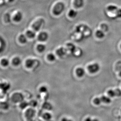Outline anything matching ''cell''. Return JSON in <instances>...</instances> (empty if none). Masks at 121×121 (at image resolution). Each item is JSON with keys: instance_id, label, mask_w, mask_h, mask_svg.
<instances>
[{"instance_id": "cell-1", "label": "cell", "mask_w": 121, "mask_h": 121, "mask_svg": "<svg viewBox=\"0 0 121 121\" xmlns=\"http://www.w3.org/2000/svg\"><path fill=\"white\" fill-rule=\"evenodd\" d=\"M65 9V5L63 2L56 4L53 9V13L55 15L58 16L62 13Z\"/></svg>"}, {"instance_id": "cell-2", "label": "cell", "mask_w": 121, "mask_h": 121, "mask_svg": "<svg viewBox=\"0 0 121 121\" xmlns=\"http://www.w3.org/2000/svg\"><path fill=\"white\" fill-rule=\"evenodd\" d=\"M100 66L97 63L89 65L87 67V69L91 73L94 74L97 73L100 70Z\"/></svg>"}, {"instance_id": "cell-3", "label": "cell", "mask_w": 121, "mask_h": 121, "mask_svg": "<svg viewBox=\"0 0 121 121\" xmlns=\"http://www.w3.org/2000/svg\"><path fill=\"white\" fill-rule=\"evenodd\" d=\"M24 96L20 93H16L13 94L12 97V100L15 103H21L23 101Z\"/></svg>"}, {"instance_id": "cell-4", "label": "cell", "mask_w": 121, "mask_h": 121, "mask_svg": "<svg viewBox=\"0 0 121 121\" xmlns=\"http://www.w3.org/2000/svg\"><path fill=\"white\" fill-rule=\"evenodd\" d=\"M44 22L43 19H40L37 20L33 24L32 26L33 29L34 31H38L41 28V26Z\"/></svg>"}, {"instance_id": "cell-5", "label": "cell", "mask_w": 121, "mask_h": 121, "mask_svg": "<svg viewBox=\"0 0 121 121\" xmlns=\"http://www.w3.org/2000/svg\"><path fill=\"white\" fill-rule=\"evenodd\" d=\"M35 111L33 108H30L28 109L25 113V116L26 118L29 120L32 119L35 117Z\"/></svg>"}, {"instance_id": "cell-6", "label": "cell", "mask_w": 121, "mask_h": 121, "mask_svg": "<svg viewBox=\"0 0 121 121\" xmlns=\"http://www.w3.org/2000/svg\"><path fill=\"white\" fill-rule=\"evenodd\" d=\"M48 35L46 32H41L38 36V39L39 41L44 42L47 41L48 39Z\"/></svg>"}, {"instance_id": "cell-7", "label": "cell", "mask_w": 121, "mask_h": 121, "mask_svg": "<svg viewBox=\"0 0 121 121\" xmlns=\"http://www.w3.org/2000/svg\"><path fill=\"white\" fill-rule=\"evenodd\" d=\"M76 73L78 77H79V78H82L85 75V70L82 68H78L76 69Z\"/></svg>"}, {"instance_id": "cell-8", "label": "cell", "mask_w": 121, "mask_h": 121, "mask_svg": "<svg viewBox=\"0 0 121 121\" xmlns=\"http://www.w3.org/2000/svg\"><path fill=\"white\" fill-rule=\"evenodd\" d=\"M23 18V15L21 12H18L15 14L13 20L15 22H18L21 21Z\"/></svg>"}, {"instance_id": "cell-9", "label": "cell", "mask_w": 121, "mask_h": 121, "mask_svg": "<svg viewBox=\"0 0 121 121\" xmlns=\"http://www.w3.org/2000/svg\"><path fill=\"white\" fill-rule=\"evenodd\" d=\"M84 0H74V4L76 8H80L84 5Z\"/></svg>"}, {"instance_id": "cell-10", "label": "cell", "mask_w": 121, "mask_h": 121, "mask_svg": "<svg viewBox=\"0 0 121 121\" xmlns=\"http://www.w3.org/2000/svg\"><path fill=\"white\" fill-rule=\"evenodd\" d=\"M66 49L63 48H59L56 51V54L60 56H62L66 54Z\"/></svg>"}, {"instance_id": "cell-11", "label": "cell", "mask_w": 121, "mask_h": 121, "mask_svg": "<svg viewBox=\"0 0 121 121\" xmlns=\"http://www.w3.org/2000/svg\"><path fill=\"white\" fill-rule=\"evenodd\" d=\"M35 60L32 59H28L26 60V66L28 68H31L34 65Z\"/></svg>"}, {"instance_id": "cell-12", "label": "cell", "mask_w": 121, "mask_h": 121, "mask_svg": "<svg viewBox=\"0 0 121 121\" xmlns=\"http://www.w3.org/2000/svg\"><path fill=\"white\" fill-rule=\"evenodd\" d=\"M26 36L30 39H33L35 36L36 33L34 31L28 30L26 33Z\"/></svg>"}, {"instance_id": "cell-13", "label": "cell", "mask_w": 121, "mask_h": 121, "mask_svg": "<svg viewBox=\"0 0 121 121\" xmlns=\"http://www.w3.org/2000/svg\"><path fill=\"white\" fill-rule=\"evenodd\" d=\"M101 98L102 102L106 103V104H109L111 102V99L109 97L103 95L101 97Z\"/></svg>"}, {"instance_id": "cell-14", "label": "cell", "mask_w": 121, "mask_h": 121, "mask_svg": "<svg viewBox=\"0 0 121 121\" xmlns=\"http://www.w3.org/2000/svg\"><path fill=\"white\" fill-rule=\"evenodd\" d=\"M107 9L108 11L110 12H117V10L118 9V7L116 5H109L107 7Z\"/></svg>"}, {"instance_id": "cell-15", "label": "cell", "mask_w": 121, "mask_h": 121, "mask_svg": "<svg viewBox=\"0 0 121 121\" xmlns=\"http://www.w3.org/2000/svg\"><path fill=\"white\" fill-rule=\"evenodd\" d=\"M96 36L99 39H102L105 36V33L102 30H98L95 33Z\"/></svg>"}, {"instance_id": "cell-16", "label": "cell", "mask_w": 121, "mask_h": 121, "mask_svg": "<svg viewBox=\"0 0 121 121\" xmlns=\"http://www.w3.org/2000/svg\"><path fill=\"white\" fill-rule=\"evenodd\" d=\"M12 63L15 66H19L21 64V59L19 57H15L13 60Z\"/></svg>"}, {"instance_id": "cell-17", "label": "cell", "mask_w": 121, "mask_h": 121, "mask_svg": "<svg viewBox=\"0 0 121 121\" xmlns=\"http://www.w3.org/2000/svg\"><path fill=\"white\" fill-rule=\"evenodd\" d=\"M78 13L75 10L71 9L69 11L68 15L71 18H75L78 15Z\"/></svg>"}, {"instance_id": "cell-18", "label": "cell", "mask_w": 121, "mask_h": 121, "mask_svg": "<svg viewBox=\"0 0 121 121\" xmlns=\"http://www.w3.org/2000/svg\"><path fill=\"white\" fill-rule=\"evenodd\" d=\"M43 107L44 109L48 110H51L52 108V105L49 102H46L44 103L43 105Z\"/></svg>"}, {"instance_id": "cell-19", "label": "cell", "mask_w": 121, "mask_h": 121, "mask_svg": "<svg viewBox=\"0 0 121 121\" xmlns=\"http://www.w3.org/2000/svg\"><path fill=\"white\" fill-rule=\"evenodd\" d=\"M43 118L45 121H48L51 120L52 118V115L50 113H45L43 115Z\"/></svg>"}, {"instance_id": "cell-20", "label": "cell", "mask_w": 121, "mask_h": 121, "mask_svg": "<svg viewBox=\"0 0 121 121\" xmlns=\"http://www.w3.org/2000/svg\"><path fill=\"white\" fill-rule=\"evenodd\" d=\"M37 50L39 52H43L46 49V46L43 44H40L37 45Z\"/></svg>"}, {"instance_id": "cell-21", "label": "cell", "mask_w": 121, "mask_h": 121, "mask_svg": "<svg viewBox=\"0 0 121 121\" xmlns=\"http://www.w3.org/2000/svg\"><path fill=\"white\" fill-rule=\"evenodd\" d=\"M27 38L26 36L24 35H21L19 37V40L22 43H26L27 41Z\"/></svg>"}, {"instance_id": "cell-22", "label": "cell", "mask_w": 121, "mask_h": 121, "mask_svg": "<svg viewBox=\"0 0 121 121\" xmlns=\"http://www.w3.org/2000/svg\"><path fill=\"white\" fill-rule=\"evenodd\" d=\"M67 48L68 50L72 52H74L75 50V46L73 44L71 43L68 44L67 45Z\"/></svg>"}, {"instance_id": "cell-23", "label": "cell", "mask_w": 121, "mask_h": 121, "mask_svg": "<svg viewBox=\"0 0 121 121\" xmlns=\"http://www.w3.org/2000/svg\"><path fill=\"white\" fill-rule=\"evenodd\" d=\"M29 106V103L27 102L23 101L20 103V107L21 109H25Z\"/></svg>"}, {"instance_id": "cell-24", "label": "cell", "mask_w": 121, "mask_h": 121, "mask_svg": "<svg viewBox=\"0 0 121 121\" xmlns=\"http://www.w3.org/2000/svg\"><path fill=\"white\" fill-rule=\"evenodd\" d=\"M1 65L4 67L7 66L9 64V61L7 59H3L1 61Z\"/></svg>"}, {"instance_id": "cell-25", "label": "cell", "mask_w": 121, "mask_h": 121, "mask_svg": "<svg viewBox=\"0 0 121 121\" xmlns=\"http://www.w3.org/2000/svg\"><path fill=\"white\" fill-rule=\"evenodd\" d=\"M48 59L51 61H54L56 60V57L52 53H50L47 56Z\"/></svg>"}, {"instance_id": "cell-26", "label": "cell", "mask_w": 121, "mask_h": 121, "mask_svg": "<svg viewBox=\"0 0 121 121\" xmlns=\"http://www.w3.org/2000/svg\"><path fill=\"white\" fill-rule=\"evenodd\" d=\"M101 29L104 32H106L109 29V27L108 25L105 24H102L101 26Z\"/></svg>"}, {"instance_id": "cell-27", "label": "cell", "mask_w": 121, "mask_h": 121, "mask_svg": "<svg viewBox=\"0 0 121 121\" xmlns=\"http://www.w3.org/2000/svg\"><path fill=\"white\" fill-rule=\"evenodd\" d=\"M29 103V106H30L31 107H35L37 105L38 103L37 101L33 99V100L30 101Z\"/></svg>"}, {"instance_id": "cell-28", "label": "cell", "mask_w": 121, "mask_h": 121, "mask_svg": "<svg viewBox=\"0 0 121 121\" xmlns=\"http://www.w3.org/2000/svg\"><path fill=\"white\" fill-rule=\"evenodd\" d=\"M108 95L111 97H114L116 96L115 91L114 90H110L108 91Z\"/></svg>"}, {"instance_id": "cell-29", "label": "cell", "mask_w": 121, "mask_h": 121, "mask_svg": "<svg viewBox=\"0 0 121 121\" xmlns=\"http://www.w3.org/2000/svg\"><path fill=\"white\" fill-rule=\"evenodd\" d=\"M94 103L97 105L101 104L102 102L101 98H96L94 100Z\"/></svg>"}, {"instance_id": "cell-30", "label": "cell", "mask_w": 121, "mask_h": 121, "mask_svg": "<svg viewBox=\"0 0 121 121\" xmlns=\"http://www.w3.org/2000/svg\"><path fill=\"white\" fill-rule=\"evenodd\" d=\"M47 87L45 86H43L41 87L39 89V91L41 93H45L48 91Z\"/></svg>"}, {"instance_id": "cell-31", "label": "cell", "mask_w": 121, "mask_h": 121, "mask_svg": "<svg viewBox=\"0 0 121 121\" xmlns=\"http://www.w3.org/2000/svg\"><path fill=\"white\" fill-rule=\"evenodd\" d=\"M116 70L117 71H120L121 70V61H118L116 65Z\"/></svg>"}, {"instance_id": "cell-32", "label": "cell", "mask_w": 121, "mask_h": 121, "mask_svg": "<svg viewBox=\"0 0 121 121\" xmlns=\"http://www.w3.org/2000/svg\"><path fill=\"white\" fill-rule=\"evenodd\" d=\"M115 95L117 97H120L121 96V90L120 89H117L114 90Z\"/></svg>"}, {"instance_id": "cell-33", "label": "cell", "mask_w": 121, "mask_h": 121, "mask_svg": "<svg viewBox=\"0 0 121 121\" xmlns=\"http://www.w3.org/2000/svg\"><path fill=\"white\" fill-rule=\"evenodd\" d=\"M117 16L118 18H121V9H118L116 12Z\"/></svg>"}, {"instance_id": "cell-34", "label": "cell", "mask_w": 121, "mask_h": 121, "mask_svg": "<svg viewBox=\"0 0 121 121\" xmlns=\"http://www.w3.org/2000/svg\"><path fill=\"white\" fill-rule=\"evenodd\" d=\"M4 104H1V107H2V108H3V109H6L7 108H8V104H7L6 103H4Z\"/></svg>"}, {"instance_id": "cell-35", "label": "cell", "mask_w": 121, "mask_h": 121, "mask_svg": "<svg viewBox=\"0 0 121 121\" xmlns=\"http://www.w3.org/2000/svg\"><path fill=\"white\" fill-rule=\"evenodd\" d=\"M62 121H73L70 119H68L66 118H64L62 119Z\"/></svg>"}, {"instance_id": "cell-36", "label": "cell", "mask_w": 121, "mask_h": 121, "mask_svg": "<svg viewBox=\"0 0 121 121\" xmlns=\"http://www.w3.org/2000/svg\"><path fill=\"white\" fill-rule=\"evenodd\" d=\"M93 120L91 117H88L85 120V121H93Z\"/></svg>"}, {"instance_id": "cell-37", "label": "cell", "mask_w": 121, "mask_h": 121, "mask_svg": "<svg viewBox=\"0 0 121 121\" xmlns=\"http://www.w3.org/2000/svg\"><path fill=\"white\" fill-rule=\"evenodd\" d=\"M93 121H99L97 119H93Z\"/></svg>"}, {"instance_id": "cell-38", "label": "cell", "mask_w": 121, "mask_h": 121, "mask_svg": "<svg viewBox=\"0 0 121 121\" xmlns=\"http://www.w3.org/2000/svg\"><path fill=\"white\" fill-rule=\"evenodd\" d=\"M119 75L121 77V70L120 71V72H119Z\"/></svg>"}, {"instance_id": "cell-39", "label": "cell", "mask_w": 121, "mask_h": 121, "mask_svg": "<svg viewBox=\"0 0 121 121\" xmlns=\"http://www.w3.org/2000/svg\"><path fill=\"white\" fill-rule=\"evenodd\" d=\"M9 1V2H11L13 1L14 0H8Z\"/></svg>"}, {"instance_id": "cell-40", "label": "cell", "mask_w": 121, "mask_h": 121, "mask_svg": "<svg viewBox=\"0 0 121 121\" xmlns=\"http://www.w3.org/2000/svg\"></svg>"}]
</instances>
